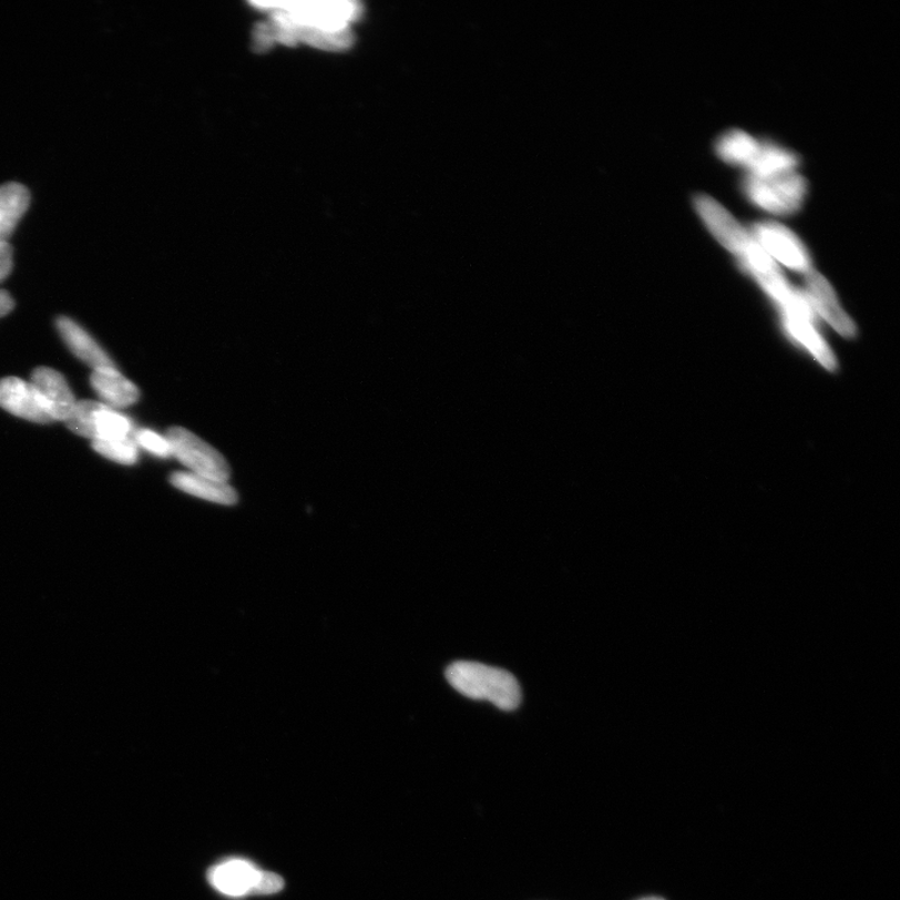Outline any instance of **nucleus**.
<instances>
[{
	"label": "nucleus",
	"instance_id": "19",
	"mask_svg": "<svg viewBox=\"0 0 900 900\" xmlns=\"http://www.w3.org/2000/svg\"><path fill=\"white\" fill-rule=\"evenodd\" d=\"M134 440L136 446L146 450L154 454L155 457L160 458H170L172 457V448L166 437H162L158 433L153 432L150 429H142L139 430L134 434Z\"/></svg>",
	"mask_w": 900,
	"mask_h": 900
},
{
	"label": "nucleus",
	"instance_id": "10",
	"mask_svg": "<svg viewBox=\"0 0 900 900\" xmlns=\"http://www.w3.org/2000/svg\"><path fill=\"white\" fill-rule=\"evenodd\" d=\"M31 383L44 398L55 422L58 420L64 422L72 413L78 400L60 371L45 367L37 368L33 371Z\"/></svg>",
	"mask_w": 900,
	"mask_h": 900
},
{
	"label": "nucleus",
	"instance_id": "1",
	"mask_svg": "<svg viewBox=\"0 0 900 900\" xmlns=\"http://www.w3.org/2000/svg\"><path fill=\"white\" fill-rule=\"evenodd\" d=\"M272 13L273 23L262 28L258 42L306 41L326 49L349 45V25L360 13L354 2H267L258 3Z\"/></svg>",
	"mask_w": 900,
	"mask_h": 900
},
{
	"label": "nucleus",
	"instance_id": "13",
	"mask_svg": "<svg viewBox=\"0 0 900 900\" xmlns=\"http://www.w3.org/2000/svg\"><path fill=\"white\" fill-rule=\"evenodd\" d=\"M808 295L815 307L825 319L830 323L841 336H855L853 323L845 315L838 306L833 289L828 282L815 270H809L806 277Z\"/></svg>",
	"mask_w": 900,
	"mask_h": 900
},
{
	"label": "nucleus",
	"instance_id": "14",
	"mask_svg": "<svg viewBox=\"0 0 900 900\" xmlns=\"http://www.w3.org/2000/svg\"><path fill=\"white\" fill-rule=\"evenodd\" d=\"M171 483L180 491L204 499L212 503L233 505L238 502V494L228 483L214 481L191 472L172 474Z\"/></svg>",
	"mask_w": 900,
	"mask_h": 900
},
{
	"label": "nucleus",
	"instance_id": "3",
	"mask_svg": "<svg viewBox=\"0 0 900 900\" xmlns=\"http://www.w3.org/2000/svg\"><path fill=\"white\" fill-rule=\"evenodd\" d=\"M446 677L450 686L467 698L491 702L502 710H514L521 706L520 683L504 669L461 661L449 665Z\"/></svg>",
	"mask_w": 900,
	"mask_h": 900
},
{
	"label": "nucleus",
	"instance_id": "9",
	"mask_svg": "<svg viewBox=\"0 0 900 900\" xmlns=\"http://www.w3.org/2000/svg\"><path fill=\"white\" fill-rule=\"evenodd\" d=\"M263 870L243 859L225 860L209 872L211 884L221 893L229 897H243L257 893Z\"/></svg>",
	"mask_w": 900,
	"mask_h": 900
},
{
	"label": "nucleus",
	"instance_id": "22",
	"mask_svg": "<svg viewBox=\"0 0 900 900\" xmlns=\"http://www.w3.org/2000/svg\"><path fill=\"white\" fill-rule=\"evenodd\" d=\"M14 308V300L7 290H0V318L6 317Z\"/></svg>",
	"mask_w": 900,
	"mask_h": 900
},
{
	"label": "nucleus",
	"instance_id": "6",
	"mask_svg": "<svg viewBox=\"0 0 900 900\" xmlns=\"http://www.w3.org/2000/svg\"><path fill=\"white\" fill-rule=\"evenodd\" d=\"M745 191L758 207L771 213L789 214L799 209L807 192V183L795 172L767 178L749 175Z\"/></svg>",
	"mask_w": 900,
	"mask_h": 900
},
{
	"label": "nucleus",
	"instance_id": "20",
	"mask_svg": "<svg viewBox=\"0 0 900 900\" xmlns=\"http://www.w3.org/2000/svg\"><path fill=\"white\" fill-rule=\"evenodd\" d=\"M285 882L283 879L274 873L263 872L260 883L257 889L258 894H273L283 889Z\"/></svg>",
	"mask_w": 900,
	"mask_h": 900
},
{
	"label": "nucleus",
	"instance_id": "5",
	"mask_svg": "<svg viewBox=\"0 0 900 900\" xmlns=\"http://www.w3.org/2000/svg\"><path fill=\"white\" fill-rule=\"evenodd\" d=\"M166 439L171 444L172 456L190 468L191 473L227 483L231 468L217 449L181 427L170 429Z\"/></svg>",
	"mask_w": 900,
	"mask_h": 900
},
{
	"label": "nucleus",
	"instance_id": "11",
	"mask_svg": "<svg viewBox=\"0 0 900 900\" xmlns=\"http://www.w3.org/2000/svg\"><path fill=\"white\" fill-rule=\"evenodd\" d=\"M91 385L102 403L116 410L133 406L141 396L139 387L115 367L93 370Z\"/></svg>",
	"mask_w": 900,
	"mask_h": 900
},
{
	"label": "nucleus",
	"instance_id": "8",
	"mask_svg": "<svg viewBox=\"0 0 900 900\" xmlns=\"http://www.w3.org/2000/svg\"><path fill=\"white\" fill-rule=\"evenodd\" d=\"M753 236L767 254L786 264L787 267L808 273L809 257L804 244L786 227L778 223H758L753 227Z\"/></svg>",
	"mask_w": 900,
	"mask_h": 900
},
{
	"label": "nucleus",
	"instance_id": "4",
	"mask_svg": "<svg viewBox=\"0 0 900 900\" xmlns=\"http://www.w3.org/2000/svg\"><path fill=\"white\" fill-rule=\"evenodd\" d=\"M64 423L73 433L93 442L133 437V423L129 417L94 400L76 402Z\"/></svg>",
	"mask_w": 900,
	"mask_h": 900
},
{
	"label": "nucleus",
	"instance_id": "12",
	"mask_svg": "<svg viewBox=\"0 0 900 900\" xmlns=\"http://www.w3.org/2000/svg\"><path fill=\"white\" fill-rule=\"evenodd\" d=\"M57 328L61 337L72 354L84 361L85 365L95 369L114 367L113 360L105 354V350L96 344L94 338L83 327L73 319L60 317L57 319Z\"/></svg>",
	"mask_w": 900,
	"mask_h": 900
},
{
	"label": "nucleus",
	"instance_id": "15",
	"mask_svg": "<svg viewBox=\"0 0 900 900\" xmlns=\"http://www.w3.org/2000/svg\"><path fill=\"white\" fill-rule=\"evenodd\" d=\"M31 195L24 185L7 183L0 185V243L12 236L17 224L28 209Z\"/></svg>",
	"mask_w": 900,
	"mask_h": 900
},
{
	"label": "nucleus",
	"instance_id": "18",
	"mask_svg": "<svg viewBox=\"0 0 900 900\" xmlns=\"http://www.w3.org/2000/svg\"><path fill=\"white\" fill-rule=\"evenodd\" d=\"M92 446L96 453L111 459L113 462L132 466L139 461V446H136L133 437L95 440Z\"/></svg>",
	"mask_w": 900,
	"mask_h": 900
},
{
	"label": "nucleus",
	"instance_id": "17",
	"mask_svg": "<svg viewBox=\"0 0 900 900\" xmlns=\"http://www.w3.org/2000/svg\"><path fill=\"white\" fill-rule=\"evenodd\" d=\"M759 142L742 131L729 132L722 136L717 152L723 161L748 166L759 149Z\"/></svg>",
	"mask_w": 900,
	"mask_h": 900
},
{
	"label": "nucleus",
	"instance_id": "16",
	"mask_svg": "<svg viewBox=\"0 0 900 900\" xmlns=\"http://www.w3.org/2000/svg\"><path fill=\"white\" fill-rule=\"evenodd\" d=\"M798 165L796 154L780 149L775 144L760 143L755 158L747 168L751 177L767 178L773 175L794 172Z\"/></svg>",
	"mask_w": 900,
	"mask_h": 900
},
{
	"label": "nucleus",
	"instance_id": "2",
	"mask_svg": "<svg viewBox=\"0 0 900 900\" xmlns=\"http://www.w3.org/2000/svg\"><path fill=\"white\" fill-rule=\"evenodd\" d=\"M696 204L700 217L714 236L746 264L763 287L778 301L785 311L789 328L807 325L810 317L804 300L790 289L775 262L759 247V244L748 236V233L716 201L699 197Z\"/></svg>",
	"mask_w": 900,
	"mask_h": 900
},
{
	"label": "nucleus",
	"instance_id": "23",
	"mask_svg": "<svg viewBox=\"0 0 900 900\" xmlns=\"http://www.w3.org/2000/svg\"><path fill=\"white\" fill-rule=\"evenodd\" d=\"M640 900H665V899L659 898V897H647V898H643V899H640Z\"/></svg>",
	"mask_w": 900,
	"mask_h": 900
},
{
	"label": "nucleus",
	"instance_id": "21",
	"mask_svg": "<svg viewBox=\"0 0 900 900\" xmlns=\"http://www.w3.org/2000/svg\"><path fill=\"white\" fill-rule=\"evenodd\" d=\"M13 268V249L8 242L0 243V283H2Z\"/></svg>",
	"mask_w": 900,
	"mask_h": 900
},
{
	"label": "nucleus",
	"instance_id": "7",
	"mask_svg": "<svg viewBox=\"0 0 900 900\" xmlns=\"http://www.w3.org/2000/svg\"><path fill=\"white\" fill-rule=\"evenodd\" d=\"M0 407L29 422L39 425L55 422L42 395L31 381L21 378L9 377L0 380Z\"/></svg>",
	"mask_w": 900,
	"mask_h": 900
}]
</instances>
